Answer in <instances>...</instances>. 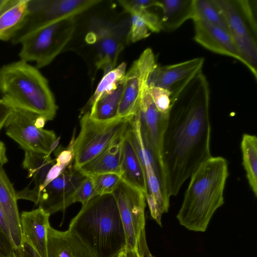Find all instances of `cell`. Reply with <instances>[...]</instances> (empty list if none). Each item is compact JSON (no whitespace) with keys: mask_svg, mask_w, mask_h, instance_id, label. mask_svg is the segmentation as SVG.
Returning a JSON list of instances; mask_svg holds the SVG:
<instances>
[{"mask_svg":"<svg viewBox=\"0 0 257 257\" xmlns=\"http://www.w3.org/2000/svg\"><path fill=\"white\" fill-rule=\"evenodd\" d=\"M0 230H1L7 237L9 241L12 242L11 235L8 227L4 214L0 206ZM13 245V244H12Z\"/></svg>","mask_w":257,"mask_h":257,"instance_id":"39","label":"cell"},{"mask_svg":"<svg viewBox=\"0 0 257 257\" xmlns=\"http://www.w3.org/2000/svg\"><path fill=\"white\" fill-rule=\"evenodd\" d=\"M194 40L206 49L220 55L244 61L228 31L204 21H193Z\"/></svg>","mask_w":257,"mask_h":257,"instance_id":"16","label":"cell"},{"mask_svg":"<svg viewBox=\"0 0 257 257\" xmlns=\"http://www.w3.org/2000/svg\"><path fill=\"white\" fill-rule=\"evenodd\" d=\"M86 176L70 165L57 178L26 200L51 214L63 211L73 202L74 193Z\"/></svg>","mask_w":257,"mask_h":257,"instance_id":"12","label":"cell"},{"mask_svg":"<svg viewBox=\"0 0 257 257\" xmlns=\"http://www.w3.org/2000/svg\"><path fill=\"white\" fill-rule=\"evenodd\" d=\"M118 2L125 12L141 16L151 32L158 33L162 30L160 15L151 10L159 7V0H119Z\"/></svg>","mask_w":257,"mask_h":257,"instance_id":"28","label":"cell"},{"mask_svg":"<svg viewBox=\"0 0 257 257\" xmlns=\"http://www.w3.org/2000/svg\"><path fill=\"white\" fill-rule=\"evenodd\" d=\"M13 257H42L29 244L23 241L20 246L15 249Z\"/></svg>","mask_w":257,"mask_h":257,"instance_id":"36","label":"cell"},{"mask_svg":"<svg viewBox=\"0 0 257 257\" xmlns=\"http://www.w3.org/2000/svg\"><path fill=\"white\" fill-rule=\"evenodd\" d=\"M75 28V17H69L35 30L20 43V60L35 62L38 69L49 65L70 41Z\"/></svg>","mask_w":257,"mask_h":257,"instance_id":"7","label":"cell"},{"mask_svg":"<svg viewBox=\"0 0 257 257\" xmlns=\"http://www.w3.org/2000/svg\"><path fill=\"white\" fill-rule=\"evenodd\" d=\"M126 132L143 168L146 185V202L151 217L162 226V215L168 212L170 206L162 164L142 135L136 115L130 120Z\"/></svg>","mask_w":257,"mask_h":257,"instance_id":"5","label":"cell"},{"mask_svg":"<svg viewBox=\"0 0 257 257\" xmlns=\"http://www.w3.org/2000/svg\"><path fill=\"white\" fill-rule=\"evenodd\" d=\"M124 84V78L115 89L97 100L87 111L90 117L99 121H107L117 118Z\"/></svg>","mask_w":257,"mask_h":257,"instance_id":"26","label":"cell"},{"mask_svg":"<svg viewBox=\"0 0 257 257\" xmlns=\"http://www.w3.org/2000/svg\"><path fill=\"white\" fill-rule=\"evenodd\" d=\"M209 99L208 83L201 71L172 101L161 153L169 198L211 157Z\"/></svg>","mask_w":257,"mask_h":257,"instance_id":"1","label":"cell"},{"mask_svg":"<svg viewBox=\"0 0 257 257\" xmlns=\"http://www.w3.org/2000/svg\"><path fill=\"white\" fill-rule=\"evenodd\" d=\"M123 136L77 170L85 176L110 173L120 175Z\"/></svg>","mask_w":257,"mask_h":257,"instance_id":"21","label":"cell"},{"mask_svg":"<svg viewBox=\"0 0 257 257\" xmlns=\"http://www.w3.org/2000/svg\"><path fill=\"white\" fill-rule=\"evenodd\" d=\"M46 121L38 114L13 107L5 124L6 133L24 151L51 155L59 138L53 131L43 128Z\"/></svg>","mask_w":257,"mask_h":257,"instance_id":"9","label":"cell"},{"mask_svg":"<svg viewBox=\"0 0 257 257\" xmlns=\"http://www.w3.org/2000/svg\"><path fill=\"white\" fill-rule=\"evenodd\" d=\"M195 20H199L227 31L225 21L211 0H194Z\"/></svg>","mask_w":257,"mask_h":257,"instance_id":"31","label":"cell"},{"mask_svg":"<svg viewBox=\"0 0 257 257\" xmlns=\"http://www.w3.org/2000/svg\"><path fill=\"white\" fill-rule=\"evenodd\" d=\"M116 257H125V249L123 250Z\"/></svg>","mask_w":257,"mask_h":257,"instance_id":"42","label":"cell"},{"mask_svg":"<svg viewBox=\"0 0 257 257\" xmlns=\"http://www.w3.org/2000/svg\"><path fill=\"white\" fill-rule=\"evenodd\" d=\"M120 176L125 182L146 194V185L143 168L126 131L122 139Z\"/></svg>","mask_w":257,"mask_h":257,"instance_id":"22","label":"cell"},{"mask_svg":"<svg viewBox=\"0 0 257 257\" xmlns=\"http://www.w3.org/2000/svg\"><path fill=\"white\" fill-rule=\"evenodd\" d=\"M240 148L242 165L246 177L254 195L257 196V138L255 135L244 134Z\"/></svg>","mask_w":257,"mask_h":257,"instance_id":"27","label":"cell"},{"mask_svg":"<svg viewBox=\"0 0 257 257\" xmlns=\"http://www.w3.org/2000/svg\"><path fill=\"white\" fill-rule=\"evenodd\" d=\"M6 0H0V7L4 4Z\"/></svg>","mask_w":257,"mask_h":257,"instance_id":"43","label":"cell"},{"mask_svg":"<svg viewBox=\"0 0 257 257\" xmlns=\"http://www.w3.org/2000/svg\"><path fill=\"white\" fill-rule=\"evenodd\" d=\"M24 151L22 166L28 171V177L33 178L35 184L33 188H29L32 191H37L43 186L49 170L55 163V159H52L50 155Z\"/></svg>","mask_w":257,"mask_h":257,"instance_id":"25","label":"cell"},{"mask_svg":"<svg viewBox=\"0 0 257 257\" xmlns=\"http://www.w3.org/2000/svg\"><path fill=\"white\" fill-rule=\"evenodd\" d=\"M17 200L13 186L0 165V206L10 231L14 250L20 246L23 242Z\"/></svg>","mask_w":257,"mask_h":257,"instance_id":"19","label":"cell"},{"mask_svg":"<svg viewBox=\"0 0 257 257\" xmlns=\"http://www.w3.org/2000/svg\"><path fill=\"white\" fill-rule=\"evenodd\" d=\"M131 15V24L127 34V40L134 43L148 37L151 32L145 20L136 14Z\"/></svg>","mask_w":257,"mask_h":257,"instance_id":"33","label":"cell"},{"mask_svg":"<svg viewBox=\"0 0 257 257\" xmlns=\"http://www.w3.org/2000/svg\"><path fill=\"white\" fill-rule=\"evenodd\" d=\"M135 115L139 120L142 135L162 164V140L169 114L163 113L158 109L149 92L147 84L144 87L140 105Z\"/></svg>","mask_w":257,"mask_h":257,"instance_id":"15","label":"cell"},{"mask_svg":"<svg viewBox=\"0 0 257 257\" xmlns=\"http://www.w3.org/2000/svg\"><path fill=\"white\" fill-rule=\"evenodd\" d=\"M204 62L203 58L198 57L172 65H157L149 76L147 85L168 90L172 101L190 80L202 71Z\"/></svg>","mask_w":257,"mask_h":257,"instance_id":"14","label":"cell"},{"mask_svg":"<svg viewBox=\"0 0 257 257\" xmlns=\"http://www.w3.org/2000/svg\"><path fill=\"white\" fill-rule=\"evenodd\" d=\"M47 257H96L68 229L60 231L50 225L47 230Z\"/></svg>","mask_w":257,"mask_h":257,"instance_id":"20","label":"cell"},{"mask_svg":"<svg viewBox=\"0 0 257 257\" xmlns=\"http://www.w3.org/2000/svg\"><path fill=\"white\" fill-rule=\"evenodd\" d=\"M125 257H141L138 251L134 250H126Z\"/></svg>","mask_w":257,"mask_h":257,"instance_id":"41","label":"cell"},{"mask_svg":"<svg viewBox=\"0 0 257 257\" xmlns=\"http://www.w3.org/2000/svg\"><path fill=\"white\" fill-rule=\"evenodd\" d=\"M162 30L171 32L189 19L194 20V0H159Z\"/></svg>","mask_w":257,"mask_h":257,"instance_id":"23","label":"cell"},{"mask_svg":"<svg viewBox=\"0 0 257 257\" xmlns=\"http://www.w3.org/2000/svg\"><path fill=\"white\" fill-rule=\"evenodd\" d=\"M126 64L121 63L119 66L103 75L98 84L94 93L90 97L82 113L89 110L91 105L98 99L115 89L118 84L124 78Z\"/></svg>","mask_w":257,"mask_h":257,"instance_id":"30","label":"cell"},{"mask_svg":"<svg viewBox=\"0 0 257 257\" xmlns=\"http://www.w3.org/2000/svg\"><path fill=\"white\" fill-rule=\"evenodd\" d=\"M100 0H28V12L23 25L11 39L20 43L27 35L44 26L75 17L101 2Z\"/></svg>","mask_w":257,"mask_h":257,"instance_id":"10","label":"cell"},{"mask_svg":"<svg viewBox=\"0 0 257 257\" xmlns=\"http://www.w3.org/2000/svg\"><path fill=\"white\" fill-rule=\"evenodd\" d=\"M2 99L13 107L38 114L52 120L58 109L46 78L36 67L19 61L0 68Z\"/></svg>","mask_w":257,"mask_h":257,"instance_id":"4","label":"cell"},{"mask_svg":"<svg viewBox=\"0 0 257 257\" xmlns=\"http://www.w3.org/2000/svg\"><path fill=\"white\" fill-rule=\"evenodd\" d=\"M131 118L117 117L107 121L91 118L88 111L80 119V130L73 142V167L77 170L122 137Z\"/></svg>","mask_w":257,"mask_h":257,"instance_id":"6","label":"cell"},{"mask_svg":"<svg viewBox=\"0 0 257 257\" xmlns=\"http://www.w3.org/2000/svg\"><path fill=\"white\" fill-rule=\"evenodd\" d=\"M92 33L98 57L96 66L97 69L103 70L105 75L115 68L123 49L122 36L114 27L104 24L97 25Z\"/></svg>","mask_w":257,"mask_h":257,"instance_id":"17","label":"cell"},{"mask_svg":"<svg viewBox=\"0 0 257 257\" xmlns=\"http://www.w3.org/2000/svg\"><path fill=\"white\" fill-rule=\"evenodd\" d=\"M228 162L211 156L190 177L176 218L190 231L205 232L215 211L224 203L223 193L228 177Z\"/></svg>","mask_w":257,"mask_h":257,"instance_id":"3","label":"cell"},{"mask_svg":"<svg viewBox=\"0 0 257 257\" xmlns=\"http://www.w3.org/2000/svg\"><path fill=\"white\" fill-rule=\"evenodd\" d=\"M223 17L227 31L237 47L244 64L257 79V29L242 12L238 0H211Z\"/></svg>","mask_w":257,"mask_h":257,"instance_id":"11","label":"cell"},{"mask_svg":"<svg viewBox=\"0 0 257 257\" xmlns=\"http://www.w3.org/2000/svg\"><path fill=\"white\" fill-rule=\"evenodd\" d=\"M112 194L124 230L125 249L136 250L141 257H154L148 247L146 236L145 193L121 179Z\"/></svg>","mask_w":257,"mask_h":257,"instance_id":"8","label":"cell"},{"mask_svg":"<svg viewBox=\"0 0 257 257\" xmlns=\"http://www.w3.org/2000/svg\"><path fill=\"white\" fill-rule=\"evenodd\" d=\"M74 139V135L66 148H63L61 151L58 152L55 158V163L49 170L44 183L42 188L37 191H31L28 187L16 193L17 199L26 200L28 196L41 190L46 185L57 178L64 170H65L73 162V142Z\"/></svg>","mask_w":257,"mask_h":257,"instance_id":"29","label":"cell"},{"mask_svg":"<svg viewBox=\"0 0 257 257\" xmlns=\"http://www.w3.org/2000/svg\"><path fill=\"white\" fill-rule=\"evenodd\" d=\"M50 214L38 207L22 212L20 219L23 241L32 246L42 257H47V230Z\"/></svg>","mask_w":257,"mask_h":257,"instance_id":"18","label":"cell"},{"mask_svg":"<svg viewBox=\"0 0 257 257\" xmlns=\"http://www.w3.org/2000/svg\"><path fill=\"white\" fill-rule=\"evenodd\" d=\"M157 65L150 48L144 51L125 74L118 117L131 118L137 112L149 76Z\"/></svg>","mask_w":257,"mask_h":257,"instance_id":"13","label":"cell"},{"mask_svg":"<svg viewBox=\"0 0 257 257\" xmlns=\"http://www.w3.org/2000/svg\"><path fill=\"white\" fill-rule=\"evenodd\" d=\"M14 248L5 234L0 230V257H13Z\"/></svg>","mask_w":257,"mask_h":257,"instance_id":"37","label":"cell"},{"mask_svg":"<svg viewBox=\"0 0 257 257\" xmlns=\"http://www.w3.org/2000/svg\"><path fill=\"white\" fill-rule=\"evenodd\" d=\"M148 88L158 109L163 113L169 114L172 103L171 93L159 87L148 86Z\"/></svg>","mask_w":257,"mask_h":257,"instance_id":"34","label":"cell"},{"mask_svg":"<svg viewBox=\"0 0 257 257\" xmlns=\"http://www.w3.org/2000/svg\"><path fill=\"white\" fill-rule=\"evenodd\" d=\"M68 230L96 257H116L126 248L123 224L112 193L96 195L82 205Z\"/></svg>","mask_w":257,"mask_h":257,"instance_id":"2","label":"cell"},{"mask_svg":"<svg viewBox=\"0 0 257 257\" xmlns=\"http://www.w3.org/2000/svg\"><path fill=\"white\" fill-rule=\"evenodd\" d=\"M13 107L3 99H0V131L11 114Z\"/></svg>","mask_w":257,"mask_h":257,"instance_id":"38","label":"cell"},{"mask_svg":"<svg viewBox=\"0 0 257 257\" xmlns=\"http://www.w3.org/2000/svg\"><path fill=\"white\" fill-rule=\"evenodd\" d=\"M28 0H6L0 7V40H11L28 12Z\"/></svg>","mask_w":257,"mask_h":257,"instance_id":"24","label":"cell"},{"mask_svg":"<svg viewBox=\"0 0 257 257\" xmlns=\"http://www.w3.org/2000/svg\"><path fill=\"white\" fill-rule=\"evenodd\" d=\"M6 148L5 144L0 141V165L3 166L8 162V159L7 157Z\"/></svg>","mask_w":257,"mask_h":257,"instance_id":"40","label":"cell"},{"mask_svg":"<svg viewBox=\"0 0 257 257\" xmlns=\"http://www.w3.org/2000/svg\"><path fill=\"white\" fill-rule=\"evenodd\" d=\"M91 177L97 195L112 193L121 180L116 173H104Z\"/></svg>","mask_w":257,"mask_h":257,"instance_id":"32","label":"cell"},{"mask_svg":"<svg viewBox=\"0 0 257 257\" xmlns=\"http://www.w3.org/2000/svg\"><path fill=\"white\" fill-rule=\"evenodd\" d=\"M96 195L91 177L86 176L75 191L73 202H79L83 205Z\"/></svg>","mask_w":257,"mask_h":257,"instance_id":"35","label":"cell"}]
</instances>
